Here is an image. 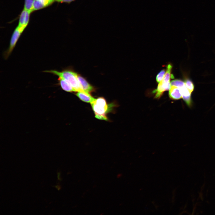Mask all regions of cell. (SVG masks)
<instances>
[{
  "label": "cell",
  "mask_w": 215,
  "mask_h": 215,
  "mask_svg": "<svg viewBox=\"0 0 215 215\" xmlns=\"http://www.w3.org/2000/svg\"><path fill=\"white\" fill-rule=\"evenodd\" d=\"M43 72L50 73L62 77L68 82L76 91L86 93L82 89L78 81V74L71 70L65 69L59 71L54 70H45Z\"/></svg>",
  "instance_id": "obj_1"
},
{
  "label": "cell",
  "mask_w": 215,
  "mask_h": 215,
  "mask_svg": "<svg viewBox=\"0 0 215 215\" xmlns=\"http://www.w3.org/2000/svg\"><path fill=\"white\" fill-rule=\"evenodd\" d=\"M91 104L96 118L101 119L107 117L106 113L108 110L109 107L104 98L99 97L95 99Z\"/></svg>",
  "instance_id": "obj_2"
},
{
  "label": "cell",
  "mask_w": 215,
  "mask_h": 215,
  "mask_svg": "<svg viewBox=\"0 0 215 215\" xmlns=\"http://www.w3.org/2000/svg\"><path fill=\"white\" fill-rule=\"evenodd\" d=\"M170 82H165L161 81L159 84L157 88L153 91V93H155L154 98L159 99L165 91L169 90L171 87Z\"/></svg>",
  "instance_id": "obj_3"
},
{
  "label": "cell",
  "mask_w": 215,
  "mask_h": 215,
  "mask_svg": "<svg viewBox=\"0 0 215 215\" xmlns=\"http://www.w3.org/2000/svg\"><path fill=\"white\" fill-rule=\"evenodd\" d=\"M30 12L24 9L20 15L18 27L24 29L29 22Z\"/></svg>",
  "instance_id": "obj_4"
},
{
  "label": "cell",
  "mask_w": 215,
  "mask_h": 215,
  "mask_svg": "<svg viewBox=\"0 0 215 215\" xmlns=\"http://www.w3.org/2000/svg\"><path fill=\"white\" fill-rule=\"evenodd\" d=\"M77 78L82 89L86 93L90 94L95 90L94 87L84 78L78 74Z\"/></svg>",
  "instance_id": "obj_5"
},
{
  "label": "cell",
  "mask_w": 215,
  "mask_h": 215,
  "mask_svg": "<svg viewBox=\"0 0 215 215\" xmlns=\"http://www.w3.org/2000/svg\"><path fill=\"white\" fill-rule=\"evenodd\" d=\"M59 84L62 88L64 90L68 92H76L71 85L66 80L61 77L58 79Z\"/></svg>",
  "instance_id": "obj_6"
},
{
  "label": "cell",
  "mask_w": 215,
  "mask_h": 215,
  "mask_svg": "<svg viewBox=\"0 0 215 215\" xmlns=\"http://www.w3.org/2000/svg\"><path fill=\"white\" fill-rule=\"evenodd\" d=\"M169 95L170 98L173 100H178L182 98L180 89L174 86H171L169 90Z\"/></svg>",
  "instance_id": "obj_7"
},
{
  "label": "cell",
  "mask_w": 215,
  "mask_h": 215,
  "mask_svg": "<svg viewBox=\"0 0 215 215\" xmlns=\"http://www.w3.org/2000/svg\"><path fill=\"white\" fill-rule=\"evenodd\" d=\"M181 90L182 98L188 106L191 105V93L185 86L180 88Z\"/></svg>",
  "instance_id": "obj_8"
},
{
  "label": "cell",
  "mask_w": 215,
  "mask_h": 215,
  "mask_svg": "<svg viewBox=\"0 0 215 215\" xmlns=\"http://www.w3.org/2000/svg\"><path fill=\"white\" fill-rule=\"evenodd\" d=\"M76 95L81 100L87 103H91L95 99L91 96L90 94L86 93L78 92Z\"/></svg>",
  "instance_id": "obj_9"
},
{
  "label": "cell",
  "mask_w": 215,
  "mask_h": 215,
  "mask_svg": "<svg viewBox=\"0 0 215 215\" xmlns=\"http://www.w3.org/2000/svg\"><path fill=\"white\" fill-rule=\"evenodd\" d=\"M49 5L48 3L42 0H34L33 10H39Z\"/></svg>",
  "instance_id": "obj_10"
},
{
  "label": "cell",
  "mask_w": 215,
  "mask_h": 215,
  "mask_svg": "<svg viewBox=\"0 0 215 215\" xmlns=\"http://www.w3.org/2000/svg\"><path fill=\"white\" fill-rule=\"evenodd\" d=\"M172 66L171 64H169L167 66V70L162 81L165 82H170V78H173L174 76L171 74Z\"/></svg>",
  "instance_id": "obj_11"
},
{
  "label": "cell",
  "mask_w": 215,
  "mask_h": 215,
  "mask_svg": "<svg viewBox=\"0 0 215 215\" xmlns=\"http://www.w3.org/2000/svg\"><path fill=\"white\" fill-rule=\"evenodd\" d=\"M34 1V0H25L24 9L30 13L33 11Z\"/></svg>",
  "instance_id": "obj_12"
},
{
  "label": "cell",
  "mask_w": 215,
  "mask_h": 215,
  "mask_svg": "<svg viewBox=\"0 0 215 215\" xmlns=\"http://www.w3.org/2000/svg\"><path fill=\"white\" fill-rule=\"evenodd\" d=\"M171 86H174L179 88L185 86V82L180 79H174L172 80L170 82Z\"/></svg>",
  "instance_id": "obj_13"
},
{
  "label": "cell",
  "mask_w": 215,
  "mask_h": 215,
  "mask_svg": "<svg viewBox=\"0 0 215 215\" xmlns=\"http://www.w3.org/2000/svg\"><path fill=\"white\" fill-rule=\"evenodd\" d=\"M185 83L186 87L191 93L194 88V85L192 82L189 79H187L185 80Z\"/></svg>",
  "instance_id": "obj_14"
},
{
  "label": "cell",
  "mask_w": 215,
  "mask_h": 215,
  "mask_svg": "<svg viewBox=\"0 0 215 215\" xmlns=\"http://www.w3.org/2000/svg\"><path fill=\"white\" fill-rule=\"evenodd\" d=\"M165 72V70L163 69L158 74L156 77V80L158 83L160 82L162 80L164 76Z\"/></svg>",
  "instance_id": "obj_15"
},
{
  "label": "cell",
  "mask_w": 215,
  "mask_h": 215,
  "mask_svg": "<svg viewBox=\"0 0 215 215\" xmlns=\"http://www.w3.org/2000/svg\"><path fill=\"white\" fill-rule=\"evenodd\" d=\"M74 0H55V1L61 2H70Z\"/></svg>",
  "instance_id": "obj_16"
},
{
  "label": "cell",
  "mask_w": 215,
  "mask_h": 215,
  "mask_svg": "<svg viewBox=\"0 0 215 215\" xmlns=\"http://www.w3.org/2000/svg\"><path fill=\"white\" fill-rule=\"evenodd\" d=\"M47 3L50 5L54 1H55V0H42Z\"/></svg>",
  "instance_id": "obj_17"
},
{
  "label": "cell",
  "mask_w": 215,
  "mask_h": 215,
  "mask_svg": "<svg viewBox=\"0 0 215 215\" xmlns=\"http://www.w3.org/2000/svg\"><path fill=\"white\" fill-rule=\"evenodd\" d=\"M60 173H58V178L59 180H60L61 179L60 178Z\"/></svg>",
  "instance_id": "obj_18"
}]
</instances>
